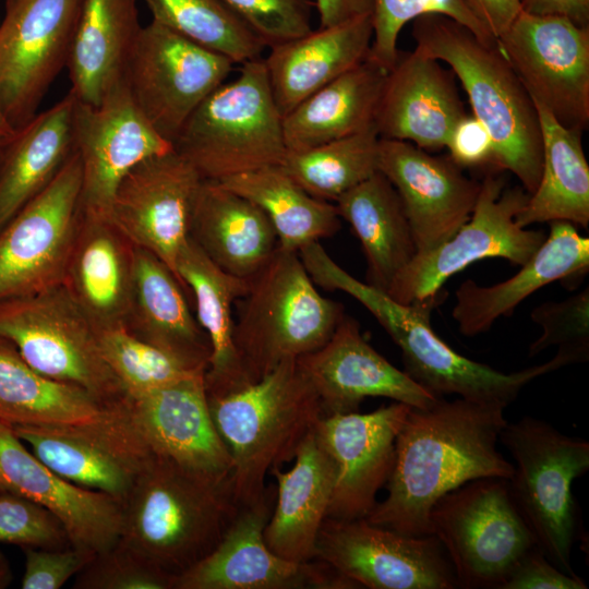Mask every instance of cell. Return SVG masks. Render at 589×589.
<instances>
[{"label": "cell", "mask_w": 589, "mask_h": 589, "mask_svg": "<svg viewBox=\"0 0 589 589\" xmlns=\"http://www.w3.org/2000/svg\"><path fill=\"white\" fill-rule=\"evenodd\" d=\"M534 106L542 134V170L537 189L529 194L516 220L525 228L555 220L588 228L589 165L582 133L563 127L541 105Z\"/></svg>", "instance_id": "74e56055"}, {"label": "cell", "mask_w": 589, "mask_h": 589, "mask_svg": "<svg viewBox=\"0 0 589 589\" xmlns=\"http://www.w3.org/2000/svg\"><path fill=\"white\" fill-rule=\"evenodd\" d=\"M96 333L106 363L130 397L144 395L197 373H205L141 340L123 325L96 328Z\"/></svg>", "instance_id": "7bdbcfd3"}, {"label": "cell", "mask_w": 589, "mask_h": 589, "mask_svg": "<svg viewBox=\"0 0 589 589\" xmlns=\"http://www.w3.org/2000/svg\"><path fill=\"white\" fill-rule=\"evenodd\" d=\"M13 578L12 569L7 556L0 551V589L7 588Z\"/></svg>", "instance_id": "9f6ffc18"}, {"label": "cell", "mask_w": 589, "mask_h": 589, "mask_svg": "<svg viewBox=\"0 0 589 589\" xmlns=\"http://www.w3.org/2000/svg\"><path fill=\"white\" fill-rule=\"evenodd\" d=\"M203 180L279 166L287 148L279 112L262 58L241 64L239 75L213 91L172 143Z\"/></svg>", "instance_id": "52a82bcc"}, {"label": "cell", "mask_w": 589, "mask_h": 589, "mask_svg": "<svg viewBox=\"0 0 589 589\" xmlns=\"http://www.w3.org/2000/svg\"><path fill=\"white\" fill-rule=\"evenodd\" d=\"M380 136L374 124L301 152H287L279 167L310 195L336 202L377 172Z\"/></svg>", "instance_id": "60d3db41"}, {"label": "cell", "mask_w": 589, "mask_h": 589, "mask_svg": "<svg viewBox=\"0 0 589 589\" xmlns=\"http://www.w3.org/2000/svg\"><path fill=\"white\" fill-rule=\"evenodd\" d=\"M73 124L83 214L110 217L115 193L124 176L142 160L173 149L136 108L124 79L98 106L75 100Z\"/></svg>", "instance_id": "d6986e66"}, {"label": "cell", "mask_w": 589, "mask_h": 589, "mask_svg": "<svg viewBox=\"0 0 589 589\" xmlns=\"http://www.w3.org/2000/svg\"><path fill=\"white\" fill-rule=\"evenodd\" d=\"M218 182L266 214L283 250L298 252L303 245L340 229L336 205L310 195L279 166L263 167Z\"/></svg>", "instance_id": "ab89813d"}, {"label": "cell", "mask_w": 589, "mask_h": 589, "mask_svg": "<svg viewBox=\"0 0 589 589\" xmlns=\"http://www.w3.org/2000/svg\"><path fill=\"white\" fill-rule=\"evenodd\" d=\"M588 268L589 239L580 236L569 221H551L545 240L517 274L492 286H481L472 279L461 283L455 292L452 316L462 335L483 334L500 317L512 315L537 290L584 275Z\"/></svg>", "instance_id": "83f0119b"}, {"label": "cell", "mask_w": 589, "mask_h": 589, "mask_svg": "<svg viewBox=\"0 0 589 589\" xmlns=\"http://www.w3.org/2000/svg\"><path fill=\"white\" fill-rule=\"evenodd\" d=\"M202 181L193 166L172 149L134 166L113 196L112 221L136 247L159 257L176 277Z\"/></svg>", "instance_id": "ffe728a7"}, {"label": "cell", "mask_w": 589, "mask_h": 589, "mask_svg": "<svg viewBox=\"0 0 589 589\" xmlns=\"http://www.w3.org/2000/svg\"><path fill=\"white\" fill-rule=\"evenodd\" d=\"M297 361L316 392L324 416L358 411L366 397H385L418 409L443 398L388 362L365 340L358 322L346 314L325 345Z\"/></svg>", "instance_id": "cb8c5ba5"}, {"label": "cell", "mask_w": 589, "mask_h": 589, "mask_svg": "<svg viewBox=\"0 0 589 589\" xmlns=\"http://www.w3.org/2000/svg\"><path fill=\"white\" fill-rule=\"evenodd\" d=\"M137 0H84L65 68L75 100L100 105L124 79L142 28Z\"/></svg>", "instance_id": "836d02e7"}, {"label": "cell", "mask_w": 589, "mask_h": 589, "mask_svg": "<svg viewBox=\"0 0 589 589\" xmlns=\"http://www.w3.org/2000/svg\"><path fill=\"white\" fill-rule=\"evenodd\" d=\"M500 589H587V585L553 565L536 545L520 557Z\"/></svg>", "instance_id": "f907efd6"}, {"label": "cell", "mask_w": 589, "mask_h": 589, "mask_svg": "<svg viewBox=\"0 0 589 589\" xmlns=\"http://www.w3.org/2000/svg\"><path fill=\"white\" fill-rule=\"evenodd\" d=\"M377 170L400 197L417 253L447 241L469 219L481 188L449 157L405 141L380 137Z\"/></svg>", "instance_id": "7402d4cb"}, {"label": "cell", "mask_w": 589, "mask_h": 589, "mask_svg": "<svg viewBox=\"0 0 589 589\" xmlns=\"http://www.w3.org/2000/svg\"><path fill=\"white\" fill-rule=\"evenodd\" d=\"M0 492L47 509L63 526L70 544L101 552L120 538L122 505L113 497L76 485L43 464L0 422Z\"/></svg>", "instance_id": "d4e9b609"}, {"label": "cell", "mask_w": 589, "mask_h": 589, "mask_svg": "<svg viewBox=\"0 0 589 589\" xmlns=\"http://www.w3.org/2000/svg\"><path fill=\"white\" fill-rule=\"evenodd\" d=\"M445 147L459 167L493 166V142L486 128L473 115H465L453 128Z\"/></svg>", "instance_id": "816d5d0a"}, {"label": "cell", "mask_w": 589, "mask_h": 589, "mask_svg": "<svg viewBox=\"0 0 589 589\" xmlns=\"http://www.w3.org/2000/svg\"><path fill=\"white\" fill-rule=\"evenodd\" d=\"M265 46L301 37L312 31L310 0H223Z\"/></svg>", "instance_id": "7dc6e473"}, {"label": "cell", "mask_w": 589, "mask_h": 589, "mask_svg": "<svg viewBox=\"0 0 589 589\" xmlns=\"http://www.w3.org/2000/svg\"><path fill=\"white\" fill-rule=\"evenodd\" d=\"M469 2L477 17L496 40L521 11L520 0H469Z\"/></svg>", "instance_id": "f5cc1de1"}, {"label": "cell", "mask_w": 589, "mask_h": 589, "mask_svg": "<svg viewBox=\"0 0 589 589\" xmlns=\"http://www.w3.org/2000/svg\"><path fill=\"white\" fill-rule=\"evenodd\" d=\"M25 556L23 589H59L80 573L96 553L75 548H22Z\"/></svg>", "instance_id": "681fc988"}, {"label": "cell", "mask_w": 589, "mask_h": 589, "mask_svg": "<svg viewBox=\"0 0 589 589\" xmlns=\"http://www.w3.org/2000/svg\"><path fill=\"white\" fill-rule=\"evenodd\" d=\"M466 115L450 72L414 48L399 52L387 72L374 125L381 139L409 142L424 151L445 147Z\"/></svg>", "instance_id": "484cf974"}, {"label": "cell", "mask_w": 589, "mask_h": 589, "mask_svg": "<svg viewBox=\"0 0 589 589\" xmlns=\"http://www.w3.org/2000/svg\"><path fill=\"white\" fill-rule=\"evenodd\" d=\"M135 252L111 217L81 213L62 286L96 328L124 324Z\"/></svg>", "instance_id": "4316f807"}, {"label": "cell", "mask_w": 589, "mask_h": 589, "mask_svg": "<svg viewBox=\"0 0 589 589\" xmlns=\"http://www.w3.org/2000/svg\"><path fill=\"white\" fill-rule=\"evenodd\" d=\"M176 273L194 298L196 318L211 344L204 375L207 395H225L252 384L233 339V304L245 294L249 279L219 268L190 237L178 255Z\"/></svg>", "instance_id": "d6a6232c"}, {"label": "cell", "mask_w": 589, "mask_h": 589, "mask_svg": "<svg viewBox=\"0 0 589 589\" xmlns=\"http://www.w3.org/2000/svg\"><path fill=\"white\" fill-rule=\"evenodd\" d=\"M187 293L159 257L136 247L132 296L123 326L141 340L206 372L211 344L189 308Z\"/></svg>", "instance_id": "1f68e13d"}, {"label": "cell", "mask_w": 589, "mask_h": 589, "mask_svg": "<svg viewBox=\"0 0 589 589\" xmlns=\"http://www.w3.org/2000/svg\"><path fill=\"white\" fill-rule=\"evenodd\" d=\"M84 0H5L0 22V108L14 130L28 122L65 68Z\"/></svg>", "instance_id": "2e32d148"}, {"label": "cell", "mask_w": 589, "mask_h": 589, "mask_svg": "<svg viewBox=\"0 0 589 589\" xmlns=\"http://www.w3.org/2000/svg\"><path fill=\"white\" fill-rule=\"evenodd\" d=\"M0 337L40 374L80 387L108 407L128 398L101 354L96 327L62 285L0 301Z\"/></svg>", "instance_id": "9c48e42d"}, {"label": "cell", "mask_w": 589, "mask_h": 589, "mask_svg": "<svg viewBox=\"0 0 589 589\" xmlns=\"http://www.w3.org/2000/svg\"><path fill=\"white\" fill-rule=\"evenodd\" d=\"M416 49L449 65L468 96L472 115L493 142V166L512 172L531 194L542 170V134L533 100L497 44L438 13L412 21Z\"/></svg>", "instance_id": "3957f363"}, {"label": "cell", "mask_w": 589, "mask_h": 589, "mask_svg": "<svg viewBox=\"0 0 589 589\" xmlns=\"http://www.w3.org/2000/svg\"><path fill=\"white\" fill-rule=\"evenodd\" d=\"M235 63L151 21L142 26L124 70L132 101L151 127L173 143L200 104Z\"/></svg>", "instance_id": "7c38bea8"}, {"label": "cell", "mask_w": 589, "mask_h": 589, "mask_svg": "<svg viewBox=\"0 0 589 589\" xmlns=\"http://www.w3.org/2000/svg\"><path fill=\"white\" fill-rule=\"evenodd\" d=\"M505 406L440 398L411 408L398 435L387 496L365 517L410 536L431 534L430 514L445 494L480 478L509 479L513 464L497 450Z\"/></svg>", "instance_id": "6da1fadb"}, {"label": "cell", "mask_w": 589, "mask_h": 589, "mask_svg": "<svg viewBox=\"0 0 589 589\" xmlns=\"http://www.w3.org/2000/svg\"><path fill=\"white\" fill-rule=\"evenodd\" d=\"M521 10L538 15H564L589 26V0H520Z\"/></svg>", "instance_id": "db71d44e"}, {"label": "cell", "mask_w": 589, "mask_h": 589, "mask_svg": "<svg viewBox=\"0 0 589 589\" xmlns=\"http://www.w3.org/2000/svg\"><path fill=\"white\" fill-rule=\"evenodd\" d=\"M372 37V16L365 14L269 48L263 60L281 116L366 60Z\"/></svg>", "instance_id": "f1b7e54d"}, {"label": "cell", "mask_w": 589, "mask_h": 589, "mask_svg": "<svg viewBox=\"0 0 589 589\" xmlns=\"http://www.w3.org/2000/svg\"><path fill=\"white\" fill-rule=\"evenodd\" d=\"M500 440L515 461L512 497L537 545L553 565L576 575L572 550L579 520L572 483L589 469V443L532 417L507 422Z\"/></svg>", "instance_id": "ba28073f"}, {"label": "cell", "mask_w": 589, "mask_h": 589, "mask_svg": "<svg viewBox=\"0 0 589 589\" xmlns=\"http://www.w3.org/2000/svg\"><path fill=\"white\" fill-rule=\"evenodd\" d=\"M314 560L328 564L358 588H457L452 564L435 536L405 534L365 518H325Z\"/></svg>", "instance_id": "e0dca14e"}, {"label": "cell", "mask_w": 589, "mask_h": 589, "mask_svg": "<svg viewBox=\"0 0 589 589\" xmlns=\"http://www.w3.org/2000/svg\"><path fill=\"white\" fill-rule=\"evenodd\" d=\"M438 13L467 26L482 41L496 39L474 14L469 0H373V37L369 59L389 71L398 59L397 40L404 26L416 17Z\"/></svg>", "instance_id": "ee69618b"}, {"label": "cell", "mask_w": 589, "mask_h": 589, "mask_svg": "<svg viewBox=\"0 0 589 589\" xmlns=\"http://www.w3.org/2000/svg\"><path fill=\"white\" fill-rule=\"evenodd\" d=\"M387 72L368 58L302 100L283 117L287 152L320 146L374 124Z\"/></svg>", "instance_id": "d590c367"}, {"label": "cell", "mask_w": 589, "mask_h": 589, "mask_svg": "<svg viewBox=\"0 0 589 589\" xmlns=\"http://www.w3.org/2000/svg\"><path fill=\"white\" fill-rule=\"evenodd\" d=\"M189 237L226 273L250 279L278 249L276 231L253 202L218 181L203 180L195 196Z\"/></svg>", "instance_id": "4dcf8cb0"}, {"label": "cell", "mask_w": 589, "mask_h": 589, "mask_svg": "<svg viewBox=\"0 0 589 589\" xmlns=\"http://www.w3.org/2000/svg\"><path fill=\"white\" fill-rule=\"evenodd\" d=\"M110 408L80 387L40 374L0 337V422L10 426L83 423Z\"/></svg>", "instance_id": "f35d334b"}, {"label": "cell", "mask_w": 589, "mask_h": 589, "mask_svg": "<svg viewBox=\"0 0 589 589\" xmlns=\"http://www.w3.org/2000/svg\"><path fill=\"white\" fill-rule=\"evenodd\" d=\"M197 373L127 399L129 414L153 454L209 482L230 481L231 458L212 419Z\"/></svg>", "instance_id": "603a6c76"}, {"label": "cell", "mask_w": 589, "mask_h": 589, "mask_svg": "<svg viewBox=\"0 0 589 589\" xmlns=\"http://www.w3.org/2000/svg\"><path fill=\"white\" fill-rule=\"evenodd\" d=\"M238 508L230 481L203 480L153 454L122 504L118 541L175 578L217 545Z\"/></svg>", "instance_id": "5b68a950"}, {"label": "cell", "mask_w": 589, "mask_h": 589, "mask_svg": "<svg viewBox=\"0 0 589 589\" xmlns=\"http://www.w3.org/2000/svg\"><path fill=\"white\" fill-rule=\"evenodd\" d=\"M216 430L231 458V489L238 506L257 501L274 467L294 459L324 416L320 398L297 359L245 387L207 395Z\"/></svg>", "instance_id": "277c9868"}, {"label": "cell", "mask_w": 589, "mask_h": 589, "mask_svg": "<svg viewBox=\"0 0 589 589\" xmlns=\"http://www.w3.org/2000/svg\"><path fill=\"white\" fill-rule=\"evenodd\" d=\"M269 473L276 480V497L264 529L267 546L289 561L314 560L335 485L334 464L315 429L300 445L290 470L274 467Z\"/></svg>", "instance_id": "f546056e"}, {"label": "cell", "mask_w": 589, "mask_h": 589, "mask_svg": "<svg viewBox=\"0 0 589 589\" xmlns=\"http://www.w3.org/2000/svg\"><path fill=\"white\" fill-rule=\"evenodd\" d=\"M81 180L75 148L50 184L0 229V301L62 285L81 218Z\"/></svg>", "instance_id": "5bb4252c"}, {"label": "cell", "mask_w": 589, "mask_h": 589, "mask_svg": "<svg viewBox=\"0 0 589 589\" xmlns=\"http://www.w3.org/2000/svg\"><path fill=\"white\" fill-rule=\"evenodd\" d=\"M0 543L22 548L70 546L61 522L47 509L19 495L0 492Z\"/></svg>", "instance_id": "c3c4849f"}, {"label": "cell", "mask_w": 589, "mask_h": 589, "mask_svg": "<svg viewBox=\"0 0 589 589\" xmlns=\"http://www.w3.org/2000/svg\"><path fill=\"white\" fill-rule=\"evenodd\" d=\"M497 46L531 99L563 127L589 125V26L520 11Z\"/></svg>", "instance_id": "4fadbf2b"}, {"label": "cell", "mask_w": 589, "mask_h": 589, "mask_svg": "<svg viewBox=\"0 0 589 589\" xmlns=\"http://www.w3.org/2000/svg\"><path fill=\"white\" fill-rule=\"evenodd\" d=\"M528 196L521 187L506 188L503 177L488 173L469 219L447 241L417 253L386 293L399 303L410 304L438 296L453 275L474 262L500 257L525 264L546 237L516 220Z\"/></svg>", "instance_id": "8fae6325"}, {"label": "cell", "mask_w": 589, "mask_h": 589, "mask_svg": "<svg viewBox=\"0 0 589 589\" xmlns=\"http://www.w3.org/2000/svg\"><path fill=\"white\" fill-rule=\"evenodd\" d=\"M173 577L117 541L75 575L74 589H172Z\"/></svg>", "instance_id": "bcb514c9"}, {"label": "cell", "mask_w": 589, "mask_h": 589, "mask_svg": "<svg viewBox=\"0 0 589 589\" xmlns=\"http://www.w3.org/2000/svg\"><path fill=\"white\" fill-rule=\"evenodd\" d=\"M14 132L15 130L12 128L0 108V146L5 143L14 134Z\"/></svg>", "instance_id": "6f0895ef"}, {"label": "cell", "mask_w": 589, "mask_h": 589, "mask_svg": "<svg viewBox=\"0 0 589 589\" xmlns=\"http://www.w3.org/2000/svg\"><path fill=\"white\" fill-rule=\"evenodd\" d=\"M152 21L229 58L233 63L261 58L265 46L223 0H142Z\"/></svg>", "instance_id": "b9f144b4"}, {"label": "cell", "mask_w": 589, "mask_h": 589, "mask_svg": "<svg viewBox=\"0 0 589 589\" xmlns=\"http://www.w3.org/2000/svg\"><path fill=\"white\" fill-rule=\"evenodd\" d=\"M531 320L542 334L529 346L533 357L549 347L565 365L589 359V287L562 301H548L531 311Z\"/></svg>", "instance_id": "f6af8a7d"}, {"label": "cell", "mask_w": 589, "mask_h": 589, "mask_svg": "<svg viewBox=\"0 0 589 589\" xmlns=\"http://www.w3.org/2000/svg\"><path fill=\"white\" fill-rule=\"evenodd\" d=\"M457 587L500 589L534 537L519 513L508 479L480 478L445 494L430 514Z\"/></svg>", "instance_id": "30bf717a"}, {"label": "cell", "mask_w": 589, "mask_h": 589, "mask_svg": "<svg viewBox=\"0 0 589 589\" xmlns=\"http://www.w3.org/2000/svg\"><path fill=\"white\" fill-rule=\"evenodd\" d=\"M410 410L394 401L369 413H333L318 420L316 437L335 468L326 518L352 520L371 513L392 473L396 438Z\"/></svg>", "instance_id": "44dd1931"}, {"label": "cell", "mask_w": 589, "mask_h": 589, "mask_svg": "<svg viewBox=\"0 0 589 589\" xmlns=\"http://www.w3.org/2000/svg\"><path fill=\"white\" fill-rule=\"evenodd\" d=\"M74 103L68 93L0 146V229L50 184L74 153Z\"/></svg>", "instance_id": "e575fe53"}, {"label": "cell", "mask_w": 589, "mask_h": 589, "mask_svg": "<svg viewBox=\"0 0 589 589\" xmlns=\"http://www.w3.org/2000/svg\"><path fill=\"white\" fill-rule=\"evenodd\" d=\"M320 27H329L351 19L371 14L373 0H315Z\"/></svg>", "instance_id": "11a10c76"}, {"label": "cell", "mask_w": 589, "mask_h": 589, "mask_svg": "<svg viewBox=\"0 0 589 589\" xmlns=\"http://www.w3.org/2000/svg\"><path fill=\"white\" fill-rule=\"evenodd\" d=\"M237 302L233 339L251 383L320 349L345 314L318 292L298 252L279 247Z\"/></svg>", "instance_id": "8992f818"}, {"label": "cell", "mask_w": 589, "mask_h": 589, "mask_svg": "<svg viewBox=\"0 0 589 589\" xmlns=\"http://www.w3.org/2000/svg\"><path fill=\"white\" fill-rule=\"evenodd\" d=\"M275 497L276 486L269 483L257 501L239 506L217 545L176 576L172 589L358 588L322 561H289L267 546L264 529Z\"/></svg>", "instance_id": "ac0fdd59"}, {"label": "cell", "mask_w": 589, "mask_h": 589, "mask_svg": "<svg viewBox=\"0 0 589 589\" xmlns=\"http://www.w3.org/2000/svg\"><path fill=\"white\" fill-rule=\"evenodd\" d=\"M335 205L361 243L368 284L387 292L396 276L417 254L398 193L377 171L344 193Z\"/></svg>", "instance_id": "8d00e7d4"}, {"label": "cell", "mask_w": 589, "mask_h": 589, "mask_svg": "<svg viewBox=\"0 0 589 589\" xmlns=\"http://www.w3.org/2000/svg\"><path fill=\"white\" fill-rule=\"evenodd\" d=\"M299 256L316 286L340 290L359 301L381 324L401 351L405 372L437 397L500 404L507 407L534 378L565 366L557 357L534 366L503 373L456 352L431 326L430 316L440 294L410 304L363 283L340 267L322 244L303 245Z\"/></svg>", "instance_id": "7a4b0ae2"}, {"label": "cell", "mask_w": 589, "mask_h": 589, "mask_svg": "<svg viewBox=\"0 0 589 589\" xmlns=\"http://www.w3.org/2000/svg\"><path fill=\"white\" fill-rule=\"evenodd\" d=\"M11 428L56 473L121 505L153 456L129 414L127 400L89 422Z\"/></svg>", "instance_id": "9a60e30c"}]
</instances>
